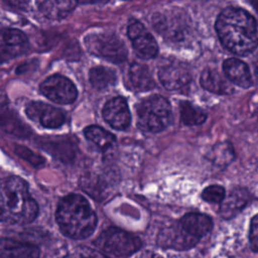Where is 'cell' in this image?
Here are the masks:
<instances>
[{"mask_svg":"<svg viewBox=\"0 0 258 258\" xmlns=\"http://www.w3.org/2000/svg\"><path fill=\"white\" fill-rule=\"evenodd\" d=\"M127 34L132 42L136 53L142 58H152L158 52V45L154 37L147 31L145 26L133 19L127 27Z\"/></svg>","mask_w":258,"mask_h":258,"instance_id":"9","label":"cell"},{"mask_svg":"<svg viewBox=\"0 0 258 258\" xmlns=\"http://www.w3.org/2000/svg\"><path fill=\"white\" fill-rule=\"evenodd\" d=\"M38 208L26 182L17 176L0 179V223L27 224L35 219Z\"/></svg>","mask_w":258,"mask_h":258,"instance_id":"2","label":"cell"},{"mask_svg":"<svg viewBox=\"0 0 258 258\" xmlns=\"http://www.w3.org/2000/svg\"><path fill=\"white\" fill-rule=\"evenodd\" d=\"M138 258H160L151 252H143Z\"/></svg>","mask_w":258,"mask_h":258,"instance_id":"34","label":"cell"},{"mask_svg":"<svg viewBox=\"0 0 258 258\" xmlns=\"http://www.w3.org/2000/svg\"><path fill=\"white\" fill-rule=\"evenodd\" d=\"M78 0H43L39 10L50 20H60L75 9Z\"/></svg>","mask_w":258,"mask_h":258,"instance_id":"21","label":"cell"},{"mask_svg":"<svg viewBox=\"0 0 258 258\" xmlns=\"http://www.w3.org/2000/svg\"><path fill=\"white\" fill-rule=\"evenodd\" d=\"M40 92L58 104H71L78 96L73 82L60 75H53L45 79L40 85Z\"/></svg>","mask_w":258,"mask_h":258,"instance_id":"7","label":"cell"},{"mask_svg":"<svg viewBox=\"0 0 258 258\" xmlns=\"http://www.w3.org/2000/svg\"><path fill=\"white\" fill-rule=\"evenodd\" d=\"M90 82L95 89L104 90L116 84L117 76L112 69L107 67H95L90 71Z\"/></svg>","mask_w":258,"mask_h":258,"instance_id":"25","label":"cell"},{"mask_svg":"<svg viewBox=\"0 0 258 258\" xmlns=\"http://www.w3.org/2000/svg\"><path fill=\"white\" fill-rule=\"evenodd\" d=\"M138 127L144 132L157 133L171 121V108L162 96L154 95L144 99L137 107Z\"/></svg>","mask_w":258,"mask_h":258,"instance_id":"4","label":"cell"},{"mask_svg":"<svg viewBox=\"0 0 258 258\" xmlns=\"http://www.w3.org/2000/svg\"><path fill=\"white\" fill-rule=\"evenodd\" d=\"M199 239L188 234L179 224L164 230L159 236V243L162 247L172 248L176 250H184L191 248L198 243Z\"/></svg>","mask_w":258,"mask_h":258,"instance_id":"15","label":"cell"},{"mask_svg":"<svg viewBox=\"0 0 258 258\" xmlns=\"http://www.w3.org/2000/svg\"><path fill=\"white\" fill-rule=\"evenodd\" d=\"M255 71H256V73L258 75V57H257V59L255 61Z\"/></svg>","mask_w":258,"mask_h":258,"instance_id":"36","label":"cell"},{"mask_svg":"<svg viewBox=\"0 0 258 258\" xmlns=\"http://www.w3.org/2000/svg\"><path fill=\"white\" fill-rule=\"evenodd\" d=\"M158 78L163 87L169 91L179 90L186 87L191 76L185 64L178 61H170L160 66Z\"/></svg>","mask_w":258,"mask_h":258,"instance_id":"11","label":"cell"},{"mask_svg":"<svg viewBox=\"0 0 258 258\" xmlns=\"http://www.w3.org/2000/svg\"><path fill=\"white\" fill-rule=\"evenodd\" d=\"M42 146L50 154L62 161H70L75 157L76 144L75 140H70L69 137H61L57 139L43 140Z\"/></svg>","mask_w":258,"mask_h":258,"instance_id":"22","label":"cell"},{"mask_svg":"<svg viewBox=\"0 0 258 258\" xmlns=\"http://www.w3.org/2000/svg\"><path fill=\"white\" fill-rule=\"evenodd\" d=\"M129 81L136 91H148L155 86L149 69L145 64L138 62L131 64L129 69Z\"/></svg>","mask_w":258,"mask_h":258,"instance_id":"23","label":"cell"},{"mask_svg":"<svg viewBox=\"0 0 258 258\" xmlns=\"http://www.w3.org/2000/svg\"><path fill=\"white\" fill-rule=\"evenodd\" d=\"M234 158V153L231 145L227 142L216 144L213 148L211 159L218 165L228 164Z\"/></svg>","mask_w":258,"mask_h":258,"instance_id":"27","label":"cell"},{"mask_svg":"<svg viewBox=\"0 0 258 258\" xmlns=\"http://www.w3.org/2000/svg\"><path fill=\"white\" fill-rule=\"evenodd\" d=\"M249 242L251 249L254 252H258V214L252 218L250 223Z\"/></svg>","mask_w":258,"mask_h":258,"instance_id":"30","label":"cell"},{"mask_svg":"<svg viewBox=\"0 0 258 258\" xmlns=\"http://www.w3.org/2000/svg\"><path fill=\"white\" fill-rule=\"evenodd\" d=\"M56 222L66 236L73 239H84L93 234L97 218L85 198L72 194L59 202L56 210Z\"/></svg>","mask_w":258,"mask_h":258,"instance_id":"3","label":"cell"},{"mask_svg":"<svg viewBox=\"0 0 258 258\" xmlns=\"http://www.w3.org/2000/svg\"><path fill=\"white\" fill-rule=\"evenodd\" d=\"M39 249L30 243L0 239V258H38Z\"/></svg>","mask_w":258,"mask_h":258,"instance_id":"16","label":"cell"},{"mask_svg":"<svg viewBox=\"0 0 258 258\" xmlns=\"http://www.w3.org/2000/svg\"><path fill=\"white\" fill-rule=\"evenodd\" d=\"M179 224L188 234L198 239L208 234L213 227L212 219L209 216L200 213L186 214L181 218Z\"/></svg>","mask_w":258,"mask_h":258,"instance_id":"20","label":"cell"},{"mask_svg":"<svg viewBox=\"0 0 258 258\" xmlns=\"http://www.w3.org/2000/svg\"><path fill=\"white\" fill-rule=\"evenodd\" d=\"M201 85L207 91L220 95L231 94L234 91L232 82L227 76L225 77L219 71L211 68H207L202 73Z\"/></svg>","mask_w":258,"mask_h":258,"instance_id":"17","label":"cell"},{"mask_svg":"<svg viewBox=\"0 0 258 258\" xmlns=\"http://www.w3.org/2000/svg\"><path fill=\"white\" fill-rule=\"evenodd\" d=\"M216 30L222 44L236 54H248L258 45L257 22L244 9L223 10L217 19Z\"/></svg>","mask_w":258,"mask_h":258,"instance_id":"1","label":"cell"},{"mask_svg":"<svg viewBox=\"0 0 258 258\" xmlns=\"http://www.w3.org/2000/svg\"><path fill=\"white\" fill-rule=\"evenodd\" d=\"M14 152L19 157L26 160L27 162H29L33 166H40L44 163V159L40 155L34 153L32 150H30L29 148H27L25 146L15 145L14 146Z\"/></svg>","mask_w":258,"mask_h":258,"instance_id":"29","label":"cell"},{"mask_svg":"<svg viewBox=\"0 0 258 258\" xmlns=\"http://www.w3.org/2000/svg\"><path fill=\"white\" fill-rule=\"evenodd\" d=\"M180 119L183 124L188 126L200 125L206 121L207 114L203 109L183 101L180 103Z\"/></svg>","mask_w":258,"mask_h":258,"instance_id":"26","label":"cell"},{"mask_svg":"<svg viewBox=\"0 0 258 258\" xmlns=\"http://www.w3.org/2000/svg\"><path fill=\"white\" fill-rule=\"evenodd\" d=\"M9 5L20 9V10H28L30 8V0H4Z\"/></svg>","mask_w":258,"mask_h":258,"instance_id":"32","label":"cell"},{"mask_svg":"<svg viewBox=\"0 0 258 258\" xmlns=\"http://www.w3.org/2000/svg\"><path fill=\"white\" fill-rule=\"evenodd\" d=\"M152 25L159 34L170 42L180 43L186 39L187 28L179 15L156 13L152 17Z\"/></svg>","mask_w":258,"mask_h":258,"instance_id":"8","label":"cell"},{"mask_svg":"<svg viewBox=\"0 0 258 258\" xmlns=\"http://www.w3.org/2000/svg\"><path fill=\"white\" fill-rule=\"evenodd\" d=\"M88 51L98 57L112 62H123L127 58V48L124 42L113 33H90L84 39Z\"/></svg>","mask_w":258,"mask_h":258,"instance_id":"6","label":"cell"},{"mask_svg":"<svg viewBox=\"0 0 258 258\" xmlns=\"http://www.w3.org/2000/svg\"><path fill=\"white\" fill-rule=\"evenodd\" d=\"M25 111L31 120L45 128H58L66 121V116L59 109L42 102L29 103Z\"/></svg>","mask_w":258,"mask_h":258,"instance_id":"12","label":"cell"},{"mask_svg":"<svg viewBox=\"0 0 258 258\" xmlns=\"http://www.w3.org/2000/svg\"><path fill=\"white\" fill-rule=\"evenodd\" d=\"M29 46L26 35L13 28H5L0 30V63L8 61L12 58L27 51Z\"/></svg>","mask_w":258,"mask_h":258,"instance_id":"10","label":"cell"},{"mask_svg":"<svg viewBox=\"0 0 258 258\" xmlns=\"http://www.w3.org/2000/svg\"><path fill=\"white\" fill-rule=\"evenodd\" d=\"M225 198V188L219 184L207 186L202 192V199L208 203L218 204Z\"/></svg>","mask_w":258,"mask_h":258,"instance_id":"28","label":"cell"},{"mask_svg":"<svg viewBox=\"0 0 258 258\" xmlns=\"http://www.w3.org/2000/svg\"><path fill=\"white\" fill-rule=\"evenodd\" d=\"M68 258H108V257H106L105 255H103L102 253H100L94 249L81 247V248L77 249Z\"/></svg>","mask_w":258,"mask_h":258,"instance_id":"31","label":"cell"},{"mask_svg":"<svg viewBox=\"0 0 258 258\" xmlns=\"http://www.w3.org/2000/svg\"><path fill=\"white\" fill-rule=\"evenodd\" d=\"M94 245L114 256H129L141 248L140 239L121 229L111 227L104 230L94 241Z\"/></svg>","mask_w":258,"mask_h":258,"instance_id":"5","label":"cell"},{"mask_svg":"<svg viewBox=\"0 0 258 258\" xmlns=\"http://www.w3.org/2000/svg\"><path fill=\"white\" fill-rule=\"evenodd\" d=\"M84 134L87 139L96 144L103 151L110 149L116 142V138L113 134L96 125L85 128Z\"/></svg>","mask_w":258,"mask_h":258,"instance_id":"24","label":"cell"},{"mask_svg":"<svg viewBox=\"0 0 258 258\" xmlns=\"http://www.w3.org/2000/svg\"><path fill=\"white\" fill-rule=\"evenodd\" d=\"M108 0H78V3L81 4H92V3H105Z\"/></svg>","mask_w":258,"mask_h":258,"instance_id":"33","label":"cell"},{"mask_svg":"<svg viewBox=\"0 0 258 258\" xmlns=\"http://www.w3.org/2000/svg\"><path fill=\"white\" fill-rule=\"evenodd\" d=\"M250 194L242 187L233 188L230 194L224 198L220 208V214L225 219H230L237 215L249 202Z\"/></svg>","mask_w":258,"mask_h":258,"instance_id":"18","label":"cell"},{"mask_svg":"<svg viewBox=\"0 0 258 258\" xmlns=\"http://www.w3.org/2000/svg\"><path fill=\"white\" fill-rule=\"evenodd\" d=\"M0 128L9 134L19 138H26L31 130L27 127L19 116L9 108L5 98H0Z\"/></svg>","mask_w":258,"mask_h":258,"instance_id":"14","label":"cell"},{"mask_svg":"<svg viewBox=\"0 0 258 258\" xmlns=\"http://www.w3.org/2000/svg\"><path fill=\"white\" fill-rule=\"evenodd\" d=\"M252 4L254 5V7L256 8V10L258 12V0H252Z\"/></svg>","mask_w":258,"mask_h":258,"instance_id":"35","label":"cell"},{"mask_svg":"<svg viewBox=\"0 0 258 258\" xmlns=\"http://www.w3.org/2000/svg\"><path fill=\"white\" fill-rule=\"evenodd\" d=\"M102 114L105 121L111 125V127L118 130L126 129L131 121L127 102L122 97H116L109 100L105 104Z\"/></svg>","mask_w":258,"mask_h":258,"instance_id":"13","label":"cell"},{"mask_svg":"<svg viewBox=\"0 0 258 258\" xmlns=\"http://www.w3.org/2000/svg\"><path fill=\"white\" fill-rule=\"evenodd\" d=\"M223 71L227 78L239 87L249 88L252 85L248 66L238 58L226 59L223 63Z\"/></svg>","mask_w":258,"mask_h":258,"instance_id":"19","label":"cell"}]
</instances>
